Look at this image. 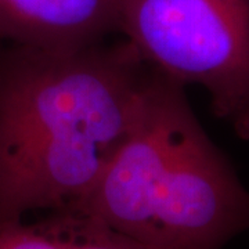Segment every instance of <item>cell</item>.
<instances>
[{
    "mask_svg": "<svg viewBox=\"0 0 249 249\" xmlns=\"http://www.w3.org/2000/svg\"><path fill=\"white\" fill-rule=\"evenodd\" d=\"M0 249H145L79 211L52 212L40 222L0 224Z\"/></svg>",
    "mask_w": 249,
    "mask_h": 249,
    "instance_id": "5b68a950",
    "label": "cell"
},
{
    "mask_svg": "<svg viewBox=\"0 0 249 249\" xmlns=\"http://www.w3.org/2000/svg\"><path fill=\"white\" fill-rule=\"evenodd\" d=\"M119 0H0V39L43 50H75L118 34Z\"/></svg>",
    "mask_w": 249,
    "mask_h": 249,
    "instance_id": "277c9868",
    "label": "cell"
},
{
    "mask_svg": "<svg viewBox=\"0 0 249 249\" xmlns=\"http://www.w3.org/2000/svg\"><path fill=\"white\" fill-rule=\"evenodd\" d=\"M72 211L145 249H222L249 230V193L194 115L184 86L154 71L139 121Z\"/></svg>",
    "mask_w": 249,
    "mask_h": 249,
    "instance_id": "7a4b0ae2",
    "label": "cell"
},
{
    "mask_svg": "<svg viewBox=\"0 0 249 249\" xmlns=\"http://www.w3.org/2000/svg\"><path fill=\"white\" fill-rule=\"evenodd\" d=\"M118 34L154 71L204 86L249 140V0H119Z\"/></svg>",
    "mask_w": 249,
    "mask_h": 249,
    "instance_id": "3957f363",
    "label": "cell"
},
{
    "mask_svg": "<svg viewBox=\"0 0 249 249\" xmlns=\"http://www.w3.org/2000/svg\"><path fill=\"white\" fill-rule=\"evenodd\" d=\"M154 70L126 39L0 50V224L82 204L139 121Z\"/></svg>",
    "mask_w": 249,
    "mask_h": 249,
    "instance_id": "6da1fadb",
    "label": "cell"
}]
</instances>
